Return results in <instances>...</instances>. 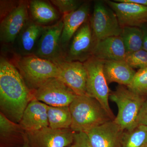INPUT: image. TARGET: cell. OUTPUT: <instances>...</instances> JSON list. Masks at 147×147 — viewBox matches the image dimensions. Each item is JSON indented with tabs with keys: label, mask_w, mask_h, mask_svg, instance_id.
<instances>
[{
	"label": "cell",
	"mask_w": 147,
	"mask_h": 147,
	"mask_svg": "<svg viewBox=\"0 0 147 147\" xmlns=\"http://www.w3.org/2000/svg\"><path fill=\"white\" fill-rule=\"evenodd\" d=\"M34 98L18 69L4 57L0 58V109L9 119L19 123Z\"/></svg>",
	"instance_id": "obj_1"
},
{
	"label": "cell",
	"mask_w": 147,
	"mask_h": 147,
	"mask_svg": "<svg viewBox=\"0 0 147 147\" xmlns=\"http://www.w3.org/2000/svg\"><path fill=\"white\" fill-rule=\"evenodd\" d=\"M69 108L72 119L70 129L75 132H86L113 120L100 102L87 95L77 96Z\"/></svg>",
	"instance_id": "obj_2"
},
{
	"label": "cell",
	"mask_w": 147,
	"mask_h": 147,
	"mask_svg": "<svg viewBox=\"0 0 147 147\" xmlns=\"http://www.w3.org/2000/svg\"><path fill=\"white\" fill-rule=\"evenodd\" d=\"M14 63L32 92L49 79L58 77L55 64L35 55L18 56L14 59Z\"/></svg>",
	"instance_id": "obj_3"
},
{
	"label": "cell",
	"mask_w": 147,
	"mask_h": 147,
	"mask_svg": "<svg viewBox=\"0 0 147 147\" xmlns=\"http://www.w3.org/2000/svg\"><path fill=\"white\" fill-rule=\"evenodd\" d=\"M109 98L118 108L117 115L114 121L123 130H130L135 127L139 112L146 100L144 96L119 85L115 90L110 92Z\"/></svg>",
	"instance_id": "obj_4"
},
{
	"label": "cell",
	"mask_w": 147,
	"mask_h": 147,
	"mask_svg": "<svg viewBox=\"0 0 147 147\" xmlns=\"http://www.w3.org/2000/svg\"><path fill=\"white\" fill-rule=\"evenodd\" d=\"M84 64L87 72V95L100 102L114 120L115 117L109 105L110 91L104 74V61L92 56Z\"/></svg>",
	"instance_id": "obj_5"
},
{
	"label": "cell",
	"mask_w": 147,
	"mask_h": 147,
	"mask_svg": "<svg viewBox=\"0 0 147 147\" xmlns=\"http://www.w3.org/2000/svg\"><path fill=\"white\" fill-rule=\"evenodd\" d=\"M93 38V46L101 40L110 37L119 36L121 27L117 15L104 1H96L90 19Z\"/></svg>",
	"instance_id": "obj_6"
},
{
	"label": "cell",
	"mask_w": 147,
	"mask_h": 147,
	"mask_svg": "<svg viewBox=\"0 0 147 147\" xmlns=\"http://www.w3.org/2000/svg\"><path fill=\"white\" fill-rule=\"evenodd\" d=\"M63 26L61 18L55 24L44 27L34 55L55 64L65 61L64 52L61 43Z\"/></svg>",
	"instance_id": "obj_7"
},
{
	"label": "cell",
	"mask_w": 147,
	"mask_h": 147,
	"mask_svg": "<svg viewBox=\"0 0 147 147\" xmlns=\"http://www.w3.org/2000/svg\"><path fill=\"white\" fill-rule=\"evenodd\" d=\"M32 93L34 99L51 106H69L77 96L58 78L49 79Z\"/></svg>",
	"instance_id": "obj_8"
},
{
	"label": "cell",
	"mask_w": 147,
	"mask_h": 147,
	"mask_svg": "<svg viewBox=\"0 0 147 147\" xmlns=\"http://www.w3.org/2000/svg\"><path fill=\"white\" fill-rule=\"evenodd\" d=\"M30 19L28 1H19L18 5L1 20V42L5 44H13Z\"/></svg>",
	"instance_id": "obj_9"
},
{
	"label": "cell",
	"mask_w": 147,
	"mask_h": 147,
	"mask_svg": "<svg viewBox=\"0 0 147 147\" xmlns=\"http://www.w3.org/2000/svg\"><path fill=\"white\" fill-rule=\"evenodd\" d=\"M26 133L30 147H67L73 144L75 132L71 129H54L48 127Z\"/></svg>",
	"instance_id": "obj_10"
},
{
	"label": "cell",
	"mask_w": 147,
	"mask_h": 147,
	"mask_svg": "<svg viewBox=\"0 0 147 147\" xmlns=\"http://www.w3.org/2000/svg\"><path fill=\"white\" fill-rule=\"evenodd\" d=\"M65 55V61L85 62L92 57L93 38L89 21L82 25L73 36Z\"/></svg>",
	"instance_id": "obj_11"
},
{
	"label": "cell",
	"mask_w": 147,
	"mask_h": 147,
	"mask_svg": "<svg viewBox=\"0 0 147 147\" xmlns=\"http://www.w3.org/2000/svg\"><path fill=\"white\" fill-rule=\"evenodd\" d=\"M56 65L58 68V79L77 96L87 95V72L83 63L64 61Z\"/></svg>",
	"instance_id": "obj_12"
},
{
	"label": "cell",
	"mask_w": 147,
	"mask_h": 147,
	"mask_svg": "<svg viewBox=\"0 0 147 147\" xmlns=\"http://www.w3.org/2000/svg\"><path fill=\"white\" fill-rule=\"evenodd\" d=\"M117 15L121 27H142L147 23V7L133 3L106 0Z\"/></svg>",
	"instance_id": "obj_13"
},
{
	"label": "cell",
	"mask_w": 147,
	"mask_h": 147,
	"mask_svg": "<svg viewBox=\"0 0 147 147\" xmlns=\"http://www.w3.org/2000/svg\"><path fill=\"white\" fill-rule=\"evenodd\" d=\"M123 130L111 120L85 132L92 147H121Z\"/></svg>",
	"instance_id": "obj_14"
},
{
	"label": "cell",
	"mask_w": 147,
	"mask_h": 147,
	"mask_svg": "<svg viewBox=\"0 0 147 147\" xmlns=\"http://www.w3.org/2000/svg\"><path fill=\"white\" fill-rule=\"evenodd\" d=\"M90 9L89 2H85L78 9L71 13L65 14L62 17L63 26L61 36V43L65 55L73 36L82 25L88 21Z\"/></svg>",
	"instance_id": "obj_15"
},
{
	"label": "cell",
	"mask_w": 147,
	"mask_h": 147,
	"mask_svg": "<svg viewBox=\"0 0 147 147\" xmlns=\"http://www.w3.org/2000/svg\"><path fill=\"white\" fill-rule=\"evenodd\" d=\"M47 106L35 99L29 102L19 123L24 131H35L49 127Z\"/></svg>",
	"instance_id": "obj_16"
},
{
	"label": "cell",
	"mask_w": 147,
	"mask_h": 147,
	"mask_svg": "<svg viewBox=\"0 0 147 147\" xmlns=\"http://www.w3.org/2000/svg\"><path fill=\"white\" fill-rule=\"evenodd\" d=\"M126 55L120 36L104 38L93 46L92 56L103 61H125Z\"/></svg>",
	"instance_id": "obj_17"
},
{
	"label": "cell",
	"mask_w": 147,
	"mask_h": 147,
	"mask_svg": "<svg viewBox=\"0 0 147 147\" xmlns=\"http://www.w3.org/2000/svg\"><path fill=\"white\" fill-rule=\"evenodd\" d=\"M44 27L29 20L15 41L18 55L20 56L34 55Z\"/></svg>",
	"instance_id": "obj_18"
},
{
	"label": "cell",
	"mask_w": 147,
	"mask_h": 147,
	"mask_svg": "<svg viewBox=\"0 0 147 147\" xmlns=\"http://www.w3.org/2000/svg\"><path fill=\"white\" fill-rule=\"evenodd\" d=\"M26 131L19 123L0 113V147H21L26 140Z\"/></svg>",
	"instance_id": "obj_19"
},
{
	"label": "cell",
	"mask_w": 147,
	"mask_h": 147,
	"mask_svg": "<svg viewBox=\"0 0 147 147\" xmlns=\"http://www.w3.org/2000/svg\"><path fill=\"white\" fill-rule=\"evenodd\" d=\"M104 74L108 84L115 82L127 87L136 71L125 61H104Z\"/></svg>",
	"instance_id": "obj_20"
},
{
	"label": "cell",
	"mask_w": 147,
	"mask_h": 147,
	"mask_svg": "<svg viewBox=\"0 0 147 147\" xmlns=\"http://www.w3.org/2000/svg\"><path fill=\"white\" fill-rule=\"evenodd\" d=\"M28 10L30 19L43 26H46L47 25L60 20L59 11L46 1H28Z\"/></svg>",
	"instance_id": "obj_21"
},
{
	"label": "cell",
	"mask_w": 147,
	"mask_h": 147,
	"mask_svg": "<svg viewBox=\"0 0 147 147\" xmlns=\"http://www.w3.org/2000/svg\"><path fill=\"white\" fill-rule=\"evenodd\" d=\"M49 127L54 129H70L72 119L69 106H47Z\"/></svg>",
	"instance_id": "obj_22"
},
{
	"label": "cell",
	"mask_w": 147,
	"mask_h": 147,
	"mask_svg": "<svg viewBox=\"0 0 147 147\" xmlns=\"http://www.w3.org/2000/svg\"><path fill=\"white\" fill-rule=\"evenodd\" d=\"M120 36L125 46L127 54L143 49V33L141 28L124 27Z\"/></svg>",
	"instance_id": "obj_23"
},
{
	"label": "cell",
	"mask_w": 147,
	"mask_h": 147,
	"mask_svg": "<svg viewBox=\"0 0 147 147\" xmlns=\"http://www.w3.org/2000/svg\"><path fill=\"white\" fill-rule=\"evenodd\" d=\"M147 143V126L139 125L129 130H124L121 147H141Z\"/></svg>",
	"instance_id": "obj_24"
},
{
	"label": "cell",
	"mask_w": 147,
	"mask_h": 147,
	"mask_svg": "<svg viewBox=\"0 0 147 147\" xmlns=\"http://www.w3.org/2000/svg\"><path fill=\"white\" fill-rule=\"evenodd\" d=\"M127 87L139 95H147V67L136 71L131 83Z\"/></svg>",
	"instance_id": "obj_25"
},
{
	"label": "cell",
	"mask_w": 147,
	"mask_h": 147,
	"mask_svg": "<svg viewBox=\"0 0 147 147\" xmlns=\"http://www.w3.org/2000/svg\"><path fill=\"white\" fill-rule=\"evenodd\" d=\"M125 61L132 68L142 69L147 67V52L142 50L127 54Z\"/></svg>",
	"instance_id": "obj_26"
},
{
	"label": "cell",
	"mask_w": 147,
	"mask_h": 147,
	"mask_svg": "<svg viewBox=\"0 0 147 147\" xmlns=\"http://www.w3.org/2000/svg\"><path fill=\"white\" fill-rule=\"evenodd\" d=\"M50 2L63 15L78 9L84 2L77 0H52Z\"/></svg>",
	"instance_id": "obj_27"
},
{
	"label": "cell",
	"mask_w": 147,
	"mask_h": 147,
	"mask_svg": "<svg viewBox=\"0 0 147 147\" xmlns=\"http://www.w3.org/2000/svg\"><path fill=\"white\" fill-rule=\"evenodd\" d=\"M19 1H1V19L2 20L18 5Z\"/></svg>",
	"instance_id": "obj_28"
},
{
	"label": "cell",
	"mask_w": 147,
	"mask_h": 147,
	"mask_svg": "<svg viewBox=\"0 0 147 147\" xmlns=\"http://www.w3.org/2000/svg\"><path fill=\"white\" fill-rule=\"evenodd\" d=\"M73 144L76 147H92L85 132H75Z\"/></svg>",
	"instance_id": "obj_29"
},
{
	"label": "cell",
	"mask_w": 147,
	"mask_h": 147,
	"mask_svg": "<svg viewBox=\"0 0 147 147\" xmlns=\"http://www.w3.org/2000/svg\"><path fill=\"white\" fill-rule=\"evenodd\" d=\"M139 125L147 126V99L143 103L137 117L136 127Z\"/></svg>",
	"instance_id": "obj_30"
},
{
	"label": "cell",
	"mask_w": 147,
	"mask_h": 147,
	"mask_svg": "<svg viewBox=\"0 0 147 147\" xmlns=\"http://www.w3.org/2000/svg\"><path fill=\"white\" fill-rule=\"evenodd\" d=\"M140 28L143 33V49L147 52V28L144 25Z\"/></svg>",
	"instance_id": "obj_31"
},
{
	"label": "cell",
	"mask_w": 147,
	"mask_h": 147,
	"mask_svg": "<svg viewBox=\"0 0 147 147\" xmlns=\"http://www.w3.org/2000/svg\"><path fill=\"white\" fill-rule=\"evenodd\" d=\"M117 1L133 3L147 7V0H115Z\"/></svg>",
	"instance_id": "obj_32"
},
{
	"label": "cell",
	"mask_w": 147,
	"mask_h": 147,
	"mask_svg": "<svg viewBox=\"0 0 147 147\" xmlns=\"http://www.w3.org/2000/svg\"><path fill=\"white\" fill-rule=\"evenodd\" d=\"M21 147H30L28 142V139H27L26 134V140H25V143H24V144Z\"/></svg>",
	"instance_id": "obj_33"
},
{
	"label": "cell",
	"mask_w": 147,
	"mask_h": 147,
	"mask_svg": "<svg viewBox=\"0 0 147 147\" xmlns=\"http://www.w3.org/2000/svg\"><path fill=\"white\" fill-rule=\"evenodd\" d=\"M67 147H76L75 146H74V144H71V145H70V146H68Z\"/></svg>",
	"instance_id": "obj_34"
},
{
	"label": "cell",
	"mask_w": 147,
	"mask_h": 147,
	"mask_svg": "<svg viewBox=\"0 0 147 147\" xmlns=\"http://www.w3.org/2000/svg\"><path fill=\"white\" fill-rule=\"evenodd\" d=\"M141 147H147V143H146L145 144L143 145V146H142Z\"/></svg>",
	"instance_id": "obj_35"
}]
</instances>
